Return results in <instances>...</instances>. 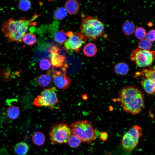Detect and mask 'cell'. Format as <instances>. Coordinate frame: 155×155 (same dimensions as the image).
<instances>
[{"label": "cell", "instance_id": "20", "mask_svg": "<svg viewBox=\"0 0 155 155\" xmlns=\"http://www.w3.org/2000/svg\"><path fill=\"white\" fill-rule=\"evenodd\" d=\"M29 147L27 143L21 142L17 144L15 146L14 150L19 155H25L28 152Z\"/></svg>", "mask_w": 155, "mask_h": 155}, {"label": "cell", "instance_id": "27", "mask_svg": "<svg viewBox=\"0 0 155 155\" xmlns=\"http://www.w3.org/2000/svg\"><path fill=\"white\" fill-rule=\"evenodd\" d=\"M31 5V2L29 0H20L18 3V6L20 9L24 11L28 10L30 8Z\"/></svg>", "mask_w": 155, "mask_h": 155}, {"label": "cell", "instance_id": "31", "mask_svg": "<svg viewBox=\"0 0 155 155\" xmlns=\"http://www.w3.org/2000/svg\"><path fill=\"white\" fill-rule=\"evenodd\" d=\"M108 135L106 132H102L100 133L99 135V138L103 141L107 140L108 138Z\"/></svg>", "mask_w": 155, "mask_h": 155}, {"label": "cell", "instance_id": "1", "mask_svg": "<svg viewBox=\"0 0 155 155\" xmlns=\"http://www.w3.org/2000/svg\"><path fill=\"white\" fill-rule=\"evenodd\" d=\"M118 99L123 110L132 115L140 113L144 106V94L133 86H126L121 88L118 92Z\"/></svg>", "mask_w": 155, "mask_h": 155}, {"label": "cell", "instance_id": "22", "mask_svg": "<svg viewBox=\"0 0 155 155\" xmlns=\"http://www.w3.org/2000/svg\"><path fill=\"white\" fill-rule=\"evenodd\" d=\"M66 32L62 30L57 31L55 34L54 39L59 45H62L67 40Z\"/></svg>", "mask_w": 155, "mask_h": 155}, {"label": "cell", "instance_id": "30", "mask_svg": "<svg viewBox=\"0 0 155 155\" xmlns=\"http://www.w3.org/2000/svg\"><path fill=\"white\" fill-rule=\"evenodd\" d=\"M146 38L150 42L155 41V30L151 29L146 34Z\"/></svg>", "mask_w": 155, "mask_h": 155}, {"label": "cell", "instance_id": "10", "mask_svg": "<svg viewBox=\"0 0 155 155\" xmlns=\"http://www.w3.org/2000/svg\"><path fill=\"white\" fill-rule=\"evenodd\" d=\"M52 77L55 85L63 91L68 89L71 84L70 78L66 73L61 71H56L52 69Z\"/></svg>", "mask_w": 155, "mask_h": 155}, {"label": "cell", "instance_id": "11", "mask_svg": "<svg viewBox=\"0 0 155 155\" xmlns=\"http://www.w3.org/2000/svg\"><path fill=\"white\" fill-rule=\"evenodd\" d=\"M50 57L52 69L59 68L60 71L66 73L68 64L64 55L59 53H54L51 54Z\"/></svg>", "mask_w": 155, "mask_h": 155}, {"label": "cell", "instance_id": "4", "mask_svg": "<svg viewBox=\"0 0 155 155\" xmlns=\"http://www.w3.org/2000/svg\"><path fill=\"white\" fill-rule=\"evenodd\" d=\"M71 126L72 133L82 142L90 144L96 139V130L90 121L86 120L78 121L73 123Z\"/></svg>", "mask_w": 155, "mask_h": 155}, {"label": "cell", "instance_id": "26", "mask_svg": "<svg viewBox=\"0 0 155 155\" xmlns=\"http://www.w3.org/2000/svg\"><path fill=\"white\" fill-rule=\"evenodd\" d=\"M55 18L58 20H61L65 18L67 16V11L64 7H60L56 9L54 12Z\"/></svg>", "mask_w": 155, "mask_h": 155}, {"label": "cell", "instance_id": "13", "mask_svg": "<svg viewBox=\"0 0 155 155\" xmlns=\"http://www.w3.org/2000/svg\"><path fill=\"white\" fill-rule=\"evenodd\" d=\"M65 7L69 14L74 15L78 12L80 5L78 2L76 0H69L66 2Z\"/></svg>", "mask_w": 155, "mask_h": 155}, {"label": "cell", "instance_id": "6", "mask_svg": "<svg viewBox=\"0 0 155 155\" xmlns=\"http://www.w3.org/2000/svg\"><path fill=\"white\" fill-rule=\"evenodd\" d=\"M142 128L137 125L133 126L124 135L121 141L123 149L130 152L137 147L142 135Z\"/></svg>", "mask_w": 155, "mask_h": 155}, {"label": "cell", "instance_id": "16", "mask_svg": "<svg viewBox=\"0 0 155 155\" xmlns=\"http://www.w3.org/2000/svg\"><path fill=\"white\" fill-rule=\"evenodd\" d=\"M83 52L84 54L87 57H93L97 52V48L96 44L92 42H89L83 47Z\"/></svg>", "mask_w": 155, "mask_h": 155}, {"label": "cell", "instance_id": "25", "mask_svg": "<svg viewBox=\"0 0 155 155\" xmlns=\"http://www.w3.org/2000/svg\"><path fill=\"white\" fill-rule=\"evenodd\" d=\"M138 48L141 49L149 51L152 47L151 42L146 38L140 40L138 42Z\"/></svg>", "mask_w": 155, "mask_h": 155}, {"label": "cell", "instance_id": "5", "mask_svg": "<svg viewBox=\"0 0 155 155\" xmlns=\"http://www.w3.org/2000/svg\"><path fill=\"white\" fill-rule=\"evenodd\" d=\"M72 133L71 129L67 124L56 123L52 126L49 131L51 142L53 144L67 143Z\"/></svg>", "mask_w": 155, "mask_h": 155}, {"label": "cell", "instance_id": "12", "mask_svg": "<svg viewBox=\"0 0 155 155\" xmlns=\"http://www.w3.org/2000/svg\"><path fill=\"white\" fill-rule=\"evenodd\" d=\"M140 83L146 92L155 95V82L152 79L144 78L141 80Z\"/></svg>", "mask_w": 155, "mask_h": 155}, {"label": "cell", "instance_id": "23", "mask_svg": "<svg viewBox=\"0 0 155 155\" xmlns=\"http://www.w3.org/2000/svg\"><path fill=\"white\" fill-rule=\"evenodd\" d=\"M36 41V38L35 36L29 32L26 33L22 39V41L24 44L31 46L33 45Z\"/></svg>", "mask_w": 155, "mask_h": 155}, {"label": "cell", "instance_id": "9", "mask_svg": "<svg viewBox=\"0 0 155 155\" xmlns=\"http://www.w3.org/2000/svg\"><path fill=\"white\" fill-rule=\"evenodd\" d=\"M66 34L68 38L64 43L65 49L69 52L78 53L83 44L87 40V38L80 33H73L70 31Z\"/></svg>", "mask_w": 155, "mask_h": 155}, {"label": "cell", "instance_id": "8", "mask_svg": "<svg viewBox=\"0 0 155 155\" xmlns=\"http://www.w3.org/2000/svg\"><path fill=\"white\" fill-rule=\"evenodd\" d=\"M130 59L139 67L149 66L155 59V51H150L136 49L130 55Z\"/></svg>", "mask_w": 155, "mask_h": 155}, {"label": "cell", "instance_id": "7", "mask_svg": "<svg viewBox=\"0 0 155 155\" xmlns=\"http://www.w3.org/2000/svg\"><path fill=\"white\" fill-rule=\"evenodd\" d=\"M55 91L54 87L44 89L40 95L35 99L33 104L36 106H44L53 108L59 102Z\"/></svg>", "mask_w": 155, "mask_h": 155}, {"label": "cell", "instance_id": "21", "mask_svg": "<svg viewBox=\"0 0 155 155\" xmlns=\"http://www.w3.org/2000/svg\"><path fill=\"white\" fill-rule=\"evenodd\" d=\"M32 140L35 144L41 146L44 143L45 137L43 133L40 131H37L35 132L32 135Z\"/></svg>", "mask_w": 155, "mask_h": 155}, {"label": "cell", "instance_id": "18", "mask_svg": "<svg viewBox=\"0 0 155 155\" xmlns=\"http://www.w3.org/2000/svg\"><path fill=\"white\" fill-rule=\"evenodd\" d=\"M52 81V78L49 73L40 75L37 79L39 85L42 87H48L51 83Z\"/></svg>", "mask_w": 155, "mask_h": 155}, {"label": "cell", "instance_id": "15", "mask_svg": "<svg viewBox=\"0 0 155 155\" xmlns=\"http://www.w3.org/2000/svg\"><path fill=\"white\" fill-rule=\"evenodd\" d=\"M129 70L128 65L125 63L120 62L116 64L114 66V70L116 74L121 76L127 75Z\"/></svg>", "mask_w": 155, "mask_h": 155}, {"label": "cell", "instance_id": "29", "mask_svg": "<svg viewBox=\"0 0 155 155\" xmlns=\"http://www.w3.org/2000/svg\"><path fill=\"white\" fill-rule=\"evenodd\" d=\"M51 64V63L49 60L43 58L41 60L39 63V67L42 70H46L50 68Z\"/></svg>", "mask_w": 155, "mask_h": 155}, {"label": "cell", "instance_id": "19", "mask_svg": "<svg viewBox=\"0 0 155 155\" xmlns=\"http://www.w3.org/2000/svg\"><path fill=\"white\" fill-rule=\"evenodd\" d=\"M20 111L19 108L16 106H11L6 111V114L7 117L12 120L17 118L20 115Z\"/></svg>", "mask_w": 155, "mask_h": 155}, {"label": "cell", "instance_id": "17", "mask_svg": "<svg viewBox=\"0 0 155 155\" xmlns=\"http://www.w3.org/2000/svg\"><path fill=\"white\" fill-rule=\"evenodd\" d=\"M122 29L123 33L126 36L132 34L135 30V25L132 22L127 20L123 24Z\"/></svg>", "mask_w": 155, "mask_h": 155}, {"label": "cell", "instance_id": "24", "mask_svg": "<svg viewBox=\"0 0 155 155\" xmlns=\"http://www.w3.org/2000/svg\"><path fill=\"white\" fill-rule=\"evenodd\" d=\"M82 142L80 138L72 133L69 138L67 143L70 147L75 148L80 146Z\"/></svg>", "mask_w": 155, "mask_h": 155}, {"label": "cell", "instance_id": "3", "mask_svg": "<svg viewBox=\"0 0 155 155\" xmlns=\"http://www.w3.org/2000/svg\"><path fill=\"white\" fill-rule=\"evenodd\" d=\"M82 21L80 26V33L88 39L95 40L103 34V23L97 18L81 14Z\"/></svg>", "mask_w": 155, "mask_h": 155}, {"label": "cell", "instance_id": "14", "mask_svg": "<svg viewBox=\"0 0 155 155\" xmlns=\"http://www.w3.org/2000/svg\"><path fill=\"white\" fill-rule=\"evenodd\" d=\"M136 77L142 76L144 78L152 79L155 82V65L150 67L148 69H144L135 74Z\"/></svg>", "mask_w": 155, "mask_h": 155}, {"label": "cell", "instance_id": "2", "mask_svg": "<svg viewBox=\"0 0 155 155\" xmlns=\"http://www.w3.org/2000/svg\"><path fill=\"white\" fill-rule=\"evenodd\" d=\"M38 16L36 13L30 19L23 17L18 20L11 18L6 20L1 26L4 36L9 42H21L29 26Z\"/></svg>", "mask_w": 155, "mask_h": 155}, {"label": "cell", "instance_id": "32", "mask_svg": "<svg viewBox=\"0 0 155 155\" xmlns=\"http://www.w3.org/2000/svg\"><path fill=\"white\" fill-rule=\"evenodd\" d=\"M61 49L55 46H52L50 47L49 50V52L51 53H59Z\"/></svg>", "mask_w": 155, "mask_h": 155}, {"label": "cell", "instance_id": "28", "mask_svg": "<svg viewBox=\"0 0 155 155\" xmlns=\"http://www.w3.org/2000/svg\"><path fill=\"white\" fill-rule=\"evenodd\" d=\"M134 32L135 37L140 40L144 38L146 34L145 30L141 27H137Z\"/></svg>", "mask_w": 155, "mask_h": 155}]
</instances>
